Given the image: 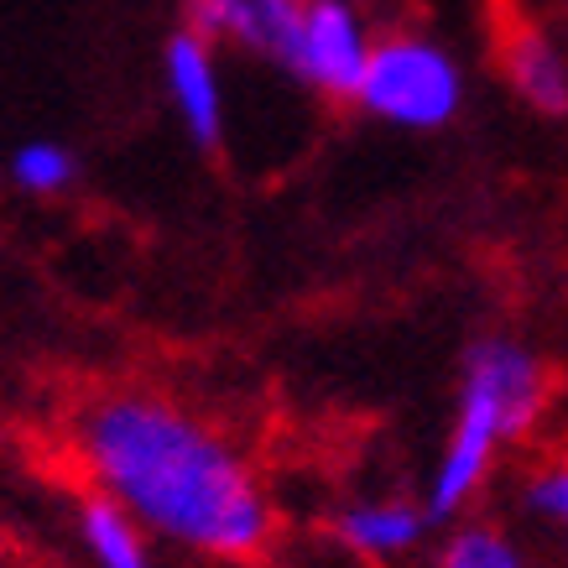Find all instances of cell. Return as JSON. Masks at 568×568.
Segmentation results:
<instances>
[{
  "mask_svg": "<svg viewBox=\"0 0 568 568\" xmlns=\"http://www.w3.org/2000/svg\"><path fill=\"white\" fill-rule=\"evenodd\" d=\"M428 568H532L527 548L500 521H448Z\"/></svg>",
  "mask_w": 568,
  "mask_h": 568,
  "instance_id": "cell-10",
  "label": "cell"
},
{
  "mask_svg": "<svg viewBox=\"0 0 568 568\" xmlns=\"http://www.w3.org/2000/svg\"><path fill=\"white\" fill-rule=\"evenodd\" d=\"M73 532L84 542L89 568H162L156 564V542L131 511H121L115 500L84 490L73 506Z\"/></svg>",
  "mask_w": 568,
  "mask_h": 568,
  "instance_id": "cell-9",
  "label": "cell"
},
{
  "mask_svg": "<svg viewBox=\"0 0 568 568\" xmlns=\"http://www.w3.org/2000/svg\"><path fill=\"white\" fill-rule=\"evenodd\" d=\"M162 84H168V100L183 115L189 136L199 146H220L224 136V84H220V58H214V42L204 32H183L168 37L162 48Z\"/></svg>",
  "mask_w": 568,
  "mask_h": 568,
  "instance_id": "cell-6",
  "label": "cell"
},
{
  "mask_svg": "<svg viewBox=\"0 0 568 568\" xmlns=\"http://www.w3.org/2000/svg\"><path fill=\"white\" fill-rule=\"evenodd\" d=\"M297 11L303 0H189V27L209 42H235L256 58H272L282 69L297 32Z\"/></svg>",
  "mask_w": 568,
  "mask_h": 568,
  "instance_id": "cell-7",
  "label": "cell"
},
{
  "mask_svg": "<svg viewBox=\"0 0 568 568\" xmlns=\"http://www.w3.org/2000/svg\"><path fill=\"white\" fill-rule=\"evenodd\" d=\"M500 73L527 110L564 121L568 115V58L542 27H511L500 42Z\"/></svg>",
  "mask_w": 568,
  "mask_h": 568,
  "instance_id": "cell-8",
  "label": "cell"
},
{
  "mask_svg": "<svg viewBox=\"0 0 568 568\" xmlns=\"http://www.w3.org/2000/svg\"><path fill=\"white\" fill-rule=\"evenodd\" d=\"M349 104H361L365 115H376L381 125H396V131H438L465 104V69L428 32H413V27L376 32L371 63H365L361 89Z\"/></svg>",
  "mask_w": 568,
  "mask_h": 568,
  "instance_id": "cell-3",
  "label": "cell"
},
{
  "mask_svg": "<svg viewBox=\"0 0 568 568\" xmlns=\"http://www.w3.org/2000/svg\"><path fill=\"white\" fill-rule=\"evenodd\" d=\"M542 407H548V365L532 345L511 334H485L465 349L454 417L423 485L433 527L459 521L485 496L500 459L537 428Z\"/></svg>",
  "mask_w": 568,
  "mask_h": 568,
  "instance_id": "cell-2",
  "label": "cell"
},
{
  "mask_svg": "<svg viewBox=\"0 0 568 568\" xmlns=\"http://www.w3.org/2000/svg\"><path fill=\"white\" fill-rule=\"evenodd\" d=\"M371 48H376V27L365 21L355 0H303L282 69L328 100H355Z\"/></svg>",
  "mask_w": 568,
  "mask_h": 568,
  "instance_id": "cell-4",
  "label": "cell"
},
{
  "mask_svg": "<svg viewBox=\"0 0 568 568\" xmlns=\"http://www.w3.org/2000/svg\"><path fill=\"white\" fill-rule=\"evenodd\" d=\"M69 454L94 496L178 552L256 564L276 542V500L261 469L209 417L156 392H100L69 417Z\"/></svg>",
  "mask_w": 568,
  "mask_h": 568,
  "instance_id": "cell-1",
  "label": "cell"
},
{
  "mask_svg": "<svg viewBox=\"0 0 568 568\" xmlns=\"http://www.w3.org/2000/svg\"><path fill=\"white\" fill-rule=\"evenodd\" d=\"M79 178V156L63 146V141H21L11 152V183L21 193H37V199H58V193L73 189Z\"/></svg>",
  "mask_w": 568,
  "mask_h": 568,
  "instance_id": "cell-11",
  "label": "cell"
},
{
  "mask_svg": "<svg viewBox=\"0 0 568 568\" xmlns=\"http://www.w3.org/2000/svg\"><path fill=\"white\" fill-rule=\"evenodd\" d=\"M433 532L423 496H355L328 511V537L365 564H402Z\"/></svg>",
  "mask_w": 568,
  "mask_h": 568,
  "instance_id": "cell-5",
  "label": "cell"
},
{
  "mask_svg": "<svg viewBox=\"0 0 568 568\" xmlns=\"http://www.w3.org/2000/svg\"><path fill=\"white\" fill-rule=\"evenodd\" d=\"M521 511L537 527H548L564 542V558H568V454L527 469V480H521Z\"/></svg>",
  "mask_w": 568,
  "mask_h": 568,
  "instance_id": "cell-12",
  "label": "cell"
}]
</instances>
